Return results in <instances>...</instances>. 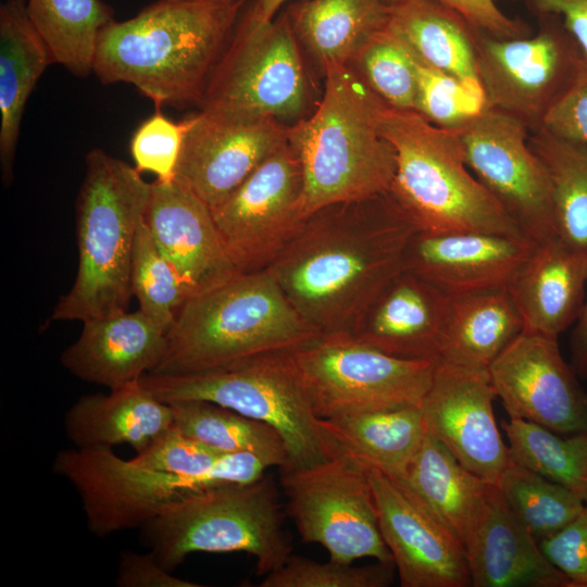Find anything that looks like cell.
<instances>
[{
    "label": "cell",
    "mask_w": 587,
    "mask_h": 587,
    "mask_svg": "<svg viewBox=\"0 0 587 587\" xmlns=\"http://www.w3.org/2000/svg\"><path fill=\"white\" fill-rule=\"evenodd\" d=\"M464 551L473 587H570L496 484L487 487Z\"/></svg>",
    "instance_id": "7402d4cb"
},
{
    "label": "cell",
    "mask_w": 587,
    "mask_h": 587,
    "mask_svg": "<svg viewBox=\"0 0 587 587\" xmlns=\"http://www.w3.org/2000/svg\"><path fill=\"white\" fill-rule=\"evenodd\" d=\"M510 419L561 435L587 433V391L558 338L523 329L488 369Z\"/></svg>",
    "instance_id": "2e32d148"
},
{
    "label": "cell",
    "mask_w": 587,
    "mask_h": 587,
    "mask_svg": "<svg viewBox=\"0 0 587 587\" xmlns=\"http://www.w3.org/2000/svg\"><path fill=\"white\" fill-rule=\"evenodd\" d=\"M526 2L535 14L559 15L587 63V0H526Z\"/></svg>",
    "instance_id": "c3c4849f"
},
{
    "label": "cell",
    "mask_w": 587,
    "mask_h": 587,
    "mask_svg": "<svg viewBox=\"0 0 587 587\" xmlns=\"http://www.w3.org/2000/svg\"><path fill=\"white\" fill-rule=\"evenodd\" d=\"M464 17L471 25L501 38H517L532 34L530 27L505 15L495 0H436Z\"/></svg>",
    "instance_id": "7dc6e473"
},
{
    "label": "cell",
    "mask_w": 587,
    "mask_h": 587,
    "mask_svg": "<svg viewBox=\"0 0 587 587\" xmlns=\"http://www.w3.org/2000/svg\"><path fill=\"white\" fill-rule=\"evenodd\" d=\"M350 65L387 107L415 111L419 63L386 26L367 40Z\"/></svg>",
    "instance_id": "f35d334b"
},
{
    "label": "cell",
    "mask_w": 587,
    "mask_h": 587,
    "mask_svg": "<svg viewBox=\"0 0 587 587\" xmlns=\"http://www.w3.org/2000/svg\"><path fill=\"white\" fill-rule=\"evenodd\" d=\"M539 545L569 578L570 587H587V503L566 526Z\"/></svg>",
    "instance_id": "ee69618b"
},
{
    "label": "cell",
    "mask_w": 587,
    "mask_h": 587,
    "mask_svg": "<svg viewBox=\"0 0 587 587\" xmlns=\"http://www.w3.org/2000/svg\"><path fill=\"white\" fill-rule=\"evenodd\" d=\"M380 134L396 155L388 195L419 233L482 232L525 237L469 170L453 130L429 123L415 111L386 107Z\"/></svg>",
    "instance_id": "8992f818"
},
{
    "label": "cell",
    "mask_w": 587,
    "mask_h": 587,
    "mask_svg": "<svg viewBox=\"0 0 587 587\" xmlns=\"http://www.w3.org/2000/svg\"><path fill=\"white\" fill-rule=\"evenodd\" d=\"M571 365L579 378H587V294L570 340Z\"/></svg>",
    "instance_id": "681fc988"
},
{
    "label": "cell",
    "mask_w": 587,
    "mask_h": 587,
    "mask_svg": "<svg viewBox=\"0 0 587 587\" xmlns=\"http://www.w3.org/2000/svg\"><path fill=\"white\" fill-rule=\"evenodd\" d=\"M501 426L514 462L567 487L587 503V433L561 435L520 419Z\"/></svg>",
    "instance_id": "e575fe53"
},
{
    "label": "cell",
    "mask_w": 587,
    "mask_h": 587,
    "mask_svg": "<svg viewBox=\"0 0 587 587\" xmlns=\"http://www.w3.org/2000/svg\"><path fill=\"white\" fill-rule=\"evenodd\" d=\"M149 197L150 183L136 167L101 149L88 152L76 199V278L52 320L85 322L127 311L134 246Z\"/></svg>",
    "instance_id": "5b68a950"
},
{
    "label": "cell",
    "mask_w": 587,
    "mask_h": 587,
    "mask_svg": "<svg viewBox=\"0 0 587 587\" xmlns=\"http://www.w3.org/2000/svg\"><path fill=\"white\" fill-rule=\"evenodd\" d=\"M587 287V249L557 235L535 245L512 285L524 329L558 338L577 321Z\"/></svg>",
    "instance_id": "d4e9b609"
},
{
    "label": "cell",
    "mask_w": 587,
    "mask_h": 587,
    "mask_svg": "<svg viewBox=\"0 0 587 587\" xmlns=\"http://www.w3.org/2000/svg\"><path fill=\"white\" fill-rule=\"evenodd\" d=\"M187 127V118L176 123L157 109L132 137L130 154L135 167L140 173H153L160 180L174 179Z\"/></svg>",
    "instance_id": "7bdbcfd3"
},
{
    "label": "cell",
    "mask_w": 587,
    "mask_h": 587,
    "mask_svg": "<svg viewBox=\"0 0 587 587\" xmlns=\"http://www.w3.org/2000/svg\"><path fill=\"white\" fill-rule=\"evenodd\" d=\"M26 8L53 63L78 77L92 73L99 36L115 21L108 4L101 0H26Z\"/></svg>",
    "instance_id": "d6a6232c"
},
{
    "label": "cell",
    "mask_w": 587,
    "mask_h": 587,
    "mask_svg": "<svg viewBox=\"0 0 587 587\" xmlns=\"http://www.w3.org/2000/svg\"><path fill=\"white\" fill-rule=\"evenodd\" d=\"M310 99L300 42L287 11L263 21L248 9L211 74L201 109L291 125L307 116Z\"/></svg>",
    "instance_id": "9c48e42d"
},
{
    "label": "cell",
    "mask_w": 587,
    "mask_h": 587,
    "mask_svg": "<svg viewBox=\"0 0 587 587\" xmlns=\"http://www.w3.org/2000/svg\"><path fill=\"white\" fill-rule=\"evenodd\" d=\"M449 300L404 268L379 295L352 336L394 357L437 361Z\"/></svg>",
    "instance_id": "cb8c5ba5"
},
{
    "label": "cell",
    "mask_w": 587,
    "mask_h": 587,
    "mask_svg": "<svg viewBox=\"0 0 587 587\" xmlns=\"http://www.w3.org/2000/svg\"><path fill=\"white\" fill-rule=\"evenodd\" d=\"M145 222L190 298L241 273L227 253L211 208L177 180L150 183Z\"/></svg>",
    "instance_id": "44dd1931"
},
{
    "label": "cell",
    "mask_w": 587,
    "mask_h": 587,
    "mask_svg": "<svg viewBox=\"0 0 587 587\" xmlns=\"http://www.w3.org/2000/svg\"><path fill=\"white\" fill-rule=\"evenodd\" d=\"M302 170L288 139L212 210L221 239L240 272L264 270L296 234L302 215Z\"/></svg>",
    "instance_id": "9a60e30c"
},
{
    "label": "cell",
    "mask_w": 587,
    "mask_h": 587,
    "mask_svg": "<svg viewBox=\"0 0 587 587\" xmlns=\"http://www.w3.org/2000/svg\"><path fill=\"white\" fill-rule=\"evenodd\" d=\"M286 11L299 42L322 68L350 64L389 15L379 0H300Z\"/></svg>",
    "instance_id": "1f68e13d"
},
{
    "label": "cell",
    "mask_w": 587,
    "mask_h": 587,
    "mask_svg": "<svg viewBox=\"0 0 587 587\" xmlns=\"http://www.w3.org/2000/svg\"><path fill=\"white\" fill-rule=\"evenodd\" d=\"M317 334L268 271L241 272L192 298L177 312L154 374L179 375L290 352Z\"/></svg>",
    "instance_id": "277c9868"
},
{
    "label": "cell",
    "mask_w": 587,
    "mask_h": 587,
    "mask_svg": "<svg viewBox=\"0 0 587 587\" xmlns=\"http://www.w3.org/2000/svg\"><path fill=\"white\" fill-rule=\"evenodd\" d=\"M535 34L501 38L473 26L476 70L485 104L529 132L542 127L587 64L557 14L541 13Z\"/></svg>",
    "instance_id": "8fae6325"
},
{
    "label": "cell",
    "mask_w": 587,
    "mask_h": 587,
    "mask_svg": "<svg viewBox=\"0 0 587 587\" xmlns=\"http://www.w3.org/2000/svg\"><path fill=\"white\" fill-rule=\"evenodd\" d=\"M496 485L512 512L538 542L561 530L586 504L573 490L512 459Z\"/></svg>",
    "instance_id": "8d00e7d4"
},
{
    "label": "cell",
    "mask_w": 587,
    "mask_h": 587,
    "mask_svg": "<svg viewBox=\"0 0 587 587\" xmlns=\"http://www.w3.org/2000/svg\"><path fill=\"white\" fill-rule=\"evenodd\" d=\"M117 587H200L165 569L150 552H122L117 566Z\"/></svg>",
    "instance_id": "bcb514c9"
},
{
    "label": "cell",
    "mask_w": 587,
    "mask_h": 587,
    "mask_svg": "<svg viewBox=\"0 0 587 587\" xmlns=\"http://www.w3.org/2000/svg\"><path fill=\"white\" fill-rule=\"evenodd\" d=\"M178 1H211V0H178ZM245 1V0H243ZM246 2V1H245Z\"/></svg>",
    "instance_id": "f5cc1de1"
},
{
    "label": "cell",
    "mask_w": 587,
    "mask_h": 587,
    "mask_svg": "<svg viewBox=\"0 0 587 587\" xmlns=\"http://www.w3.org/2000/svg\"><path fill=\"white\" fill-rule=\"evenodd\" d=\"M280 485L303 541L320 544L340 563L362 558L394 563L371 482L355 460L341 452L312 466L280 471Z\"/></svg>",
    "instance_id": "7c38bea8"
},
{
    "label": "cell",
    "mask_w": 587,
    "mask_h": 587,
    "mask_svg": "<svg viewBox=\"0 0 587 587\" xmlns=\"http://www.w3.org/2000/svg\"><path fill=\"white\" fill-rule=\"evenodd\" d=\"M173 426L168 403L159 400L140 380L80 397L64 416L67 438L76 448L128 445L141 453Z\"/></svg>",
    "instance_id": "484cf974"
},
{
    "label": "cell",
    "mask_w": 587,
    "mask_h": 587,
    "mask_svg": "<svg viewBox=\"0 0 587 587\" xmlns=\"http://www.w3.org/2000/svg\"><path fill=\"white\" fill-rule=\"evenodd\" d=\"M340 451L399 479L426 436L421 407H402L321 419Z\"/></svg>",
    "instance_id": "4dcf8cb0"
},
{
    "label": "cell",
    "mask_w": 587,
    "mask_h": 587,
    "mask_svg": "<svg viewBox=\"0 0 587 587\" xmlns=\"http://www.w3.org/2000/svg\"><path fill=\"white\" fill-rule=\"evenodd\" d=\"M289 357L320 419L421 407L436 364L390 355L349 334L320 335Z\"/></svg>",
    "instance_id": "30bf717a"
},
{
    "label": "cell",
    "mask_w": 587,
    "mask_h": 587,
    "mask_svg": "<svg viewBox=\"0 0 587 587\" xmlns=\"http://www.w3.org/2000/svg\"><path fill=\"white\" fill-rule=\"evenodd\" d=\"M140 383L163 402L204 400L273 427L287 454L279 471L312 466L341 453L314 413L289 352L197 373H147Z\"/></svg>",
    "instance_id": "ba28073f"
},
{
    "label": "cell",
    "mask_w": 587,
    "mask_h": 587,
    "mask_svg": "<svg viewBox=\"0 0 587 587\" xmlns=\"http://www.w3.org/2000/svg\"><path fill=\"white\" fill-rule=\"evenodd\" d=\"M53 63L33 24L26 0L0 5V165L4 185L13 180L14 160L26 102Z\"/></svg>",
    "instance_id": "4316f807"
},
{
    "label": "cell",
    "mask_w": 587,
    "mask_h": 587,
    "mask_svg": "<svg viewBox=\"0 0 587 587\" xmlns=\"http://www.w3.org/2000/svg\"><path fill=\"white\" fill-rule=\"evenodd\" d=\"M243 0H159L100 34L92 73L126 83L157 108L200 103Z\"/></svg>",
    "instance_id": "7a4b0ae2"
},
{
    "label": "cell",
    "mask_w": 587,
    "mask_h": 587,
    "mask_svg": "<svg viewBox=\"0 0 587 587\" xmlns=\"http://www.w3.org/2000/svg\"><path fill=\"white\" fill-rule=\"evenodd\" d=\"M485 105L483 92L452 75L419 63L415 112L429 123L454 130Z\"/></svg>",
    "instance_id": "60d3db41"
},
{
    "label": "cell",
    "mask_w": 587,
    "mask_h": 587,
    "mask_svg": "<svg viewBox=\"0 0 587 587\" xmlns=\"http://www.w3.org/2000/svg\"><path fill=\"white\" fill-rule=\"evenodd\" d=\"M174 179L213 210L288 139V126L266 116L201 110L187 117Z\"/></svg>",
    "instance_id": "e0dca14e"
},
{
    "label": "cell",
    "mask_w": 587,
    "mask_h": 587,
    "mask_svg": "<svg viewBox=\"0 0 587 587\" xmlns=\"http://www.w3.org/2000/svg\"><path fill=\"white\" fill-rule=\"evenodd\" d=\"M395 480L464 549L491 483L465 469L429 433L405 473Z\"/></svg>",
    "instance_id": "83f0119b"
},
{
    "label": "cell",
    "mask_w": 587,
    "mask_h": 587,
    "mask_svg": "<svg viewBox=\"0 0 587 587\" xmlns=\"http://www.w3.org/2000/svg\"><path fill=\"white\" fill-rule=\"evenodd\" d=\"M223 454L184 435L173 425L130 460L142 467L200 478L210 488L220 486L215 465Z\"/></svg>",
    "instance_id": "b9f144b4"
},
{
    "label": "cell",
    "mask_w": 587,
    "mask_h": 587,
    "mask_svg": "<svg viewBox=\"0 0 587 587\" xmlns=\"http://www.w3.org/2000/svg\"><path fill=\"white\" fill-rule=\"evenodd\" d=\"M250 1V12L263 21H271L289 0H245Z\"/></svg>",
    "instance_id": "f907efd6"
},
{
    "label": "cell",
    "mask_w": 587,
    "mask_h": 587,
    "mask_svg": "<svg viewBox=\"0 0 587 587\" xmlns=\"http://www.w3.org/2000/svg\"><path fill=\"white\" fill-rule=\"evenodd\" d=\"M316 108L288 126L302 170V215L332 204L387 193L396 172L392 146L380 134L387 107L350 64L323 67Z\"/></svg>",
    "instance_id": "3957f363"
},
{
    "label": "cell",
    "mask_w": 587,
    "mask_h": 587,
    "mask_svg": "<svg viewBox=\"0 0 587 587\" xmlns=\"http://www.w3.org/2000/svg\"><path fill=\"white\" fill-rule=\"evenodd\" d=\"M394 563L353 566L329 559L321 563L290 555L280 567L265 575L260 587H387L394 582Z\"/></svg>",
    "instance_id": "ab89813d"
},
{
    "label": "cell",
    "mask_w": 587,
    "mask_h": 587,
    "mask_svg": "<svg viewBox=\"0 0 587 587\" xmlns=\"http://www.w3.org/2000/svg\"><path fill=\"white\" fill-rule=\"evenodd\" d=\"M379 1L383 2L387 7H392L401 2L402 0H379Z\"/></svg>",
    "instance_id": "816d5d0a"
},
{
    "label": "cell",
    "mask_w": 587,
    "mask_h": 587,
    "mask_svg": "<svg viewBox=\"0 0 587 587\" xmlns=\"http://www.w3.org/2000/svg\"><path fill=\"white\" fill-rule=\"evenodd\" d=\"M166 346V330L139 309L83 322L78 338L61 354L62 365L82 380L110 389L153 371Z\"/></svg>",
    "instance_id": "603a6c76"
},
{
    "label": "cell",
    "mask_w": 587,
    "mask_h": 587,
    "mask_svg": "<svg viewBox=\"0 0 587 587\" xmlns=\"http://www.w3.org/2000/svg\"><path fill=\"white\" fill-rule=\"evenodd\" d=\"M416 228L387 193L310 214L265 267L320 335H352L404 270Z\"/></svg>",
    "instance_id": "6da1fadb"
},
{
    "label": "cell",
    "mask_w": 587,
    "mask_h": 587,
    "mask_svg": "<svg viewBox=\"0 0 587 587\" xmlns=\"http://www.w3.org/2000/svg\"><path fill=\"white\" fill-rule=\"evenodd\" d=\"M496 398L488 370L437 360L421 405L427 433L465 469L491 484L511 461L494 414Z\"/></svg>",
    "instance_id": "ac0fdd59"
},
{
    "label": "cell",
    "mask_w": 587,
    "mask_h": 587,
    "mask_svg": "<svg viewBox=\"0 0 587 587\" xmlns=\"http://www.w3.org/2000/svg\"><path fill=\"white\" fill-rule=\"evenodd\" d=\"M130 289L139 310L166 333L190 298L182 277L155 243L145 220L134 246Z\"/></svg>",
    "instance_id": "74e56055"
},
{
    "label": "cell",
    "mask_w": 587,
    "mask_h": 587,
    "mask_svg": "<svg viewBox=\"0 0 587 587\" xmlns=\"http://www.w3.org/2000/svg\"><path fill=\"white\" fill-rule=\"evenodd\" d=\"M141 528L149 551L168 571L193 552H246L266 575L291 555L277 489L265 475L193 492L167 507Z\"/></svg>",
    "instance_id": "52a82bcc"
},
{
    "label": "cell",
    "mask_w": 587,
    "mask_h": 587,
    "mask_svg": "<svg viewBox=\"0 0 587 587\" xmlns=\"http://www.w3.org/2000/svg\"><path fill=\"white\" fill-rule=\"evenodd\" d=\"M168 404L177 429L221 453L258 451L279 455L285 464L287 462L280 436L265 423L204 400H178Z\"/></svg>",
    "instance_id": "d590c367"
},
{
    "label": "cell",
    "mask_w": 587,
    "mask_h": 587,
    "mask_svg": "<svg viewBox=\"0 0 587 587\" xmlns=\"http://www.w3.org/2000/svg\"><path fill=\"white\" fill-rule=\"evenodd\" d=\"M386 28L426 66L480 91L473 25L436 0H402L389 7Z\"/></svg>",
    "instance_id": "f546056e"
},
{
    "label": "cell",
    "mask_w": 587,
    "mask_h": 587,
    "mask_svg": "<svg viewBox=\"0 0 587 587\" xmlns=\"http://www.w3.org/2000/svg\"><path fill=\"white\" fill-rule=\"evenodd\" d=\"M466 166L517 224L539 242L555 235L547 170L529 145V129L516 117L484 109L453 130Z\"/></svg>",
    "instance_id": "4fadbf2b"
},
{
    "label": "cell",
    "mask_w": 587,
    "mask_h": 587,
    "mask_svg": "<svg viewBox=\"0 0 587 587\" xmlns=\"http://www.w3.org/2000/svg\"><path fill=\"white\" fill-rule=\"evenodd\" d=\"M496 2L498 1H517V0H495Z\"/></svg>",
    "instance_id": "db71d44e"
},
{
    "label": "cell",
    "mask_w": 587,
    "mask_h": 587,
    "mask_svg": "<svg viewBox=\"0 0 587 587\" xmlns=\"http://www.w3.org/2000/svg\"><path fill=\"white\" fill-rule=\"evenodd\" d=\"M523 329L509 288L450 297L438 360L488 370Z\"/></svg>",
    "instance_id": "f1b7e54d"
},
{
    "label": "cell",
    "mask_w": 587,
    "mask_h": 587,
    "mask_svg": "<svg viewBox=\"0 0 587 587\" xmlns=\"http://www.w3.org/2000/svg\"><path fill=\"white\" fill-rule=\"evenodd\" d=\"M542 127L587 146V64L571 89L547 115Z\"/></svg>",
    "instance_id": "f6af8a7d"
},
{
    "label": "cell",
    "mask_w": 587,
    "mask_h": 587,
    "mask_svg": "<svg viewBox=\"0 0 587 587\" xmlns=\"http://www.w3.org/2000/svg\"><path fill=\"white\" fill-rule=\"evenodd\" d=\"M529 145L550 179L555 235L587 249V146L544 127L529 134Z\"/></svg>",
    "instance_id": "836d02e7"
},
{
    "label": "cell",
    "mask_w": 587,
    "mask_h": 587,
    "mask_svg": "<svg viewBox=\"0 0 587 587\" xmlns=\"http://www.w3.org/2000/svg\"><path fill=\"white\" fill-rule=\"evenodd\" d=\"M537 242L482 232H416L404 268L448 297L509 288Z\"/></svg>",
    "instance_id": "ffe728a7"
},
{
    "label": "cell",
    "mask_w": 587,
    "mask_h": 587,
    "mask_svg": "<svg viewBox=\"0 0 587 587\" xmlns=\"http://www.w3.org/2000/svg\"><path fill=\"white\" fill-rule=\"evenodd\" d=\"M52 469L75 488L87 526L98 537L142 527L174 502L208 488L200 478L139 466L110 448L61 450Z\"/></svg>",
    "instance_id": "5bb4252c"
},
{
    "label": "cell",
    "mask_w": 587,
    "mask_h": 587,
    "mask_svg": "<svg viewBox=\"0 0 587 587\" xmlns=\"http://www.w3.org/2000/svg\"><path fill=\"white\" fill-rule=\"evenodd\" d=\"M371 482L380 533L401 587H466L471 577L462 545L394 478L362 465Z\"/></svg>",
    "instance_id": "d6986e66"
}]
</instances>
